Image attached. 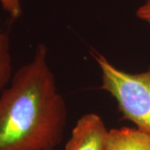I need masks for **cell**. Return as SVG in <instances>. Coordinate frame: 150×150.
<instances>
[{
  "label": "cell",
  "mask_w": 150,
  "mask_h": 150,
  "mask_svg": "<svg viewBox=\"0 0 150 150\" xmlns=\"http://www.w3.org/2000/svg\"><path fill=\"white\" fill-rule=\"evenodd\" d=\"M68 109L39 43L32 59L0 92V150H54L64 139Z\"/></svg>",
  "instance_id": "6da1fadb"
},
{
  "label": "cell",
  "mask_w": 150,
  "mask_h": 150,
  "mask_svg": "<svg viewBox=\"0 0 150 150\" xmlns=\"http://www.w3.org/2000/svg\"><path fill=\"white\" fill-rule=\"evenodd\" d=\"M91 54L100 70V88L116 101L122 119L150 134V68L131 74L116 68L101 54Z\"/></svg>",
  "instance_id": "7a4b0ae2"
},
{
  "label": "cell",
  "mask_w": 150,
  "mask_h": 150,
  "mask_svg": "<svg viewBox=\"0 0 150 150\" xmlns=\"http://www.w3.org/2000/svg\"><path fill=\"white\" fill-rule=\"evenodd\" d=\"M108 129L102 118L90 112L79 118L65 150H106Z\"/></svg>",
  "instance_id": "3957f363"
},
{
  "label": "cell",
  "mask_w": 150,
  "mask_h": 150,
  "mask_svg": "<svg viewBox=\"0 0 150 150\" xmlns=\"http://www.w3.org/2000/svg\"><path fill=\"white\" fill-rule=\"evenodd\" d=\"M106 150H150V134L137 128L109 129Z\"/></svg>",
  "instance_id": "277c9868"
},
{
  "label": "cell",
  "mask_w": 150,
  "mask_h": 150,
  "mask_svg": "<svg viewBox=\"0 0 150 150\" xmlns=\"http://www.w3.org/2000/svg\"><path fill=\"white\" fill-rule=\"evenodd\" d=\"M13 73L10 37L0 24V92L9 83Z\"/></svg>",
  "instance_id": "5b68a950"
},
{
  "label": "cell",
  "mask_w": 150,
  "mask_h": 150,
  "mask_svg": "<svg viewBox=\"0 0 150 150\" xmlns=\"http://www.w3.org/2000/svg\"><path fill=\"white\" fill-rule=\"evenodd\" d=\"M0 4L13 19H17L22 15V0H0Z\"/></svg>",
  "instance_id": "8992f818"
},
{
  "label": "cell",
  "mask_w": 150,
  "mask_h": 150,
  "mask_svg": "<svg viewBox=\"0 0 150 150\" xmlns=\"http://www.w3.org/2000/svg\"><path fill=\"white\" fill-rule=\"evenodd\" d=\"M136 16L150 26V0H146L136 10Z\"/></svg>",
  "instance_id": "52a82bcc"
},
{
  "label": "cell",
  "mask_w": 150,
  "mask_h": 150,
  "mask_svg": "<svg viewBox=\"0 0 150 150\" xmlns=\"http://www.w3.org/2000/svg\"><path fill=\"white\" fill-rule=\"evenodd\" d=\"M54 150H56V149H54Z\"/></svg>",
  "instance_id": "ba28073f"
}]
</instances>
